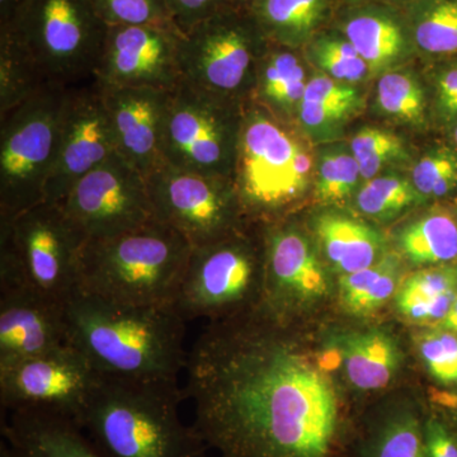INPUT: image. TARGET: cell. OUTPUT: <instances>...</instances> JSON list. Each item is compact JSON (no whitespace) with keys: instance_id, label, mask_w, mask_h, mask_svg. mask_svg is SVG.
Wrapping results in <instances>:
<instances>
[{"instance_id":"6da1fadb","label":"cell","mask_w":457,"mask_h":457,"mask_svg":"<svg viewBox=\"0 0 457 457\" xmlns=\"http://www.w3.org/2000/svg\"><path fill=\"white\" fill-rule=\"evenodd\" d=\"M278 336L212 323L197 337L183 387L192 426L221 457H343L336 390Z\"/></svg>"},{"instance_id":"7a4b0ae2","label":"cell","mask_w":457,"mask_h":457,"mask_svg":"<svg viewBox=\"0 0 457 457\" xmlns=\"http://www.w3.org/2000/svg\"><path fill=\"white\" fill-rule=\"evenodd\" d=\"M186 323L173 305H125L79 290L66 305L68 345L108 378L179 380Z\"/></svg>"},{"instance_id":"3957f363","label":"cell","mask_w":457,"mask_h":457,"mask_svg":"<svg viewBox=\"0 0 457 457\" xmlns=\"http://www.w3.org/2000/svg\"><path fill=\"white\" fill-rule=\"evenodd\" d=\"M179 380L101 376L80 427L104 457H206L207 445L179 416Z\"/></svg>"},{"instance_id":"277c9868","label":"cell","mask_w":457,"mask_h":457,"mask_svg":"<svg viewBox=\"0 0 457 457\" xmlns=\"http://www.w3.org/2000/svg\"><path fill=\"white\" fill-rule=\"evenodd\" d=\"M191 243L159 221L88 239L79 262V288L125 305H173Z\"/></svg>"},{"instance_id":"5b68a950","label":"cell","mask_w":457,"mask_h":457,"mask_svg":"<svg viewBox=\"0 0 457 457\" xmlns=\"http://www.w3.org/2000/svg\"><path fill=\"white\" fill-rule=\"evenodd\" d=\"M87 240L60 204L41 203L0 219V290L26 288L68 303L79 288Z\"/></svg>"},{"instance_id":"8992f818","label":"cell","mask_w":457,"mask_h":457,"mask_svg":"<svg viewBox=\"0 0 457 457\" xmlns=\"http://www.w3.org/2000/svg\"><path fill=\"white\" fill-rule=\"evenodd\" d=\"M69 89L46 84L0 114V219L45 203Z\"/></svg>"},{"instance_id":"52a82bcc","label":"cell","mask_w":457,"mask_h":457,"mask_svg":"<svg viewBox=\"0 0 457 457\" xmlns=\"http://www.w3.org/2000/svg\"><path fill=\"white\" fill-rule=\"evenodd\" d=\"M5 27L29 50L50 83L93 80L108 26L92 0H23Z\"/></svg>"},{"instance_id":"ba28073f","label":"cell","mask_w":457,"mask_h":457,"mask_svg":"<svg viewBox=\"0 0 457 457\" xmlns=\"http://www.w3.org/2000/svg\"><path fill=\"white\" fill-rule=\"evenodd\" d=\"M311 152L260 106L243 114L233 182L243 209L270 213L305 194L311 183Z\"/></svg>"},{"instance_id":"9c48e42d","label":"cell","mask_w":457,"mask_h":457,"mask_svg":"<svg viewBox=\"0 0 457 457\" xmlns=\"http://www.w3.org/2000/svg\"><path fill=\"white\" fill-rule=\"evenodd\" d=\"M269 45L251 12L224 9L180 37L182 80L236 104L254 84L258 62Z\"/></svg>"},{"instance_id":"30bf717a","label":"cell","mask_w":457,"mask_h":457,"mask_svg":"<svg viewBox=\"0 0 457 457\" xmlns=\"http://www.w3.org/2000/svg\"><path fill=\"white\" fill-rule=\"evenodd\" d=\"M242 122L236 104L180 80L170 93L165 113L163 163L233 179Z\"/></svg>"},{"instance_id":"8fae6325","label":"cell","mask_w":457,"mask_h":457,"mask_svg":"<svg viewBox=\"0 0 457 457\" xmlns=\"http://www.w3.org/2000/svg\"><path fill=\"white\" fill-rule=\"evenodd\" d=\"M156 221L179 231L192 246L233 234L243 209L233 179L161 164L146 177Z\"/></svg>"},{"instance_id":"7c38bea8","label":"cell","mask_w":457,"mask_h":457,"mask_svg":"<svg viewBox=\"0 0 457 457\" xmlns=\"http://www.w3.org/2000/svg\"><path fill=\"white\" fill-rule=\"evenodd\" d=\"M266 257L258 261L248 243L233 234L210 245L194 246L173 306L186 321L220 319L253 296Z\"/></svg>"},{"instance_id":"4fadbf2b","label":"cell","mask_w":457,"mask_h":457,"mask_svg":"<svg viewBox=\"0 0 457 457\" xmlns=\"http://www.w3.org/2000/svg\"><path fill=\"white\" fill-rule=\"evenodd\" d=\"M101 375L71 345L0 366L3 411H36L80 426Z\"/></svg>"},{"instance_id":"5bb4252c","label":"cell","mask_w":457,"mask_h":457,"mask_svg":"<svg viewBox=\"0 0 457 457\" xmlns=\"http://www.w3.org/2000/svg\"><path fill=\"white\" fill-rule=\"evenodd\" d=\"M60 204L88 239L117 236L155 220L146 177L120 153L78 180Z\"/></svg>"},{"instance_id":"9a60e30c","label":"cell","mask_w":457,"mask_h":457,"mask_svg":"<svg viewBox=\"0 0 457 457\" xmlns=\"http://www.w3.org/2000/svg\"><path fill=\"white\" fill-rule=\"evenodd\" d=\"M112 126L97 84L69 89L45 203L62 204L75 183L116 154Z\"/></svg>"},{"instance_id":"2e32d148","label":"cell","mask_w":457,"mask_h":457,"mask_svg":"<svg viewBox=\"0 0 457 457\" xmlns=\"http://www.w3.org/2000/svg\"><path fill=\"white\" fill-rule=\"evenodd\" d=\"M179 29L158 26L108 27L93 74L98 86L171 92L182 80Z\"/></svg>"},{"instance_id":"e0dca14e","label":"cell","mask_w":457,"mask_h":457,"mask_svg":"<svg viewBox=\"0 0 457 457\" xmlns=\"http://www.w3.org/2000/svg\"><path fill=\"white\" fill-rule=\"evenodd\" d=\"M117 153L147 177L163 164L162 145L170 93L153 88L98 86Z\"/></svg>"},{"instance_id":"ac0fdd59","label":"cell","mask_w":457,"mask_h":457,"mask_svg":"<svg viewBox=\"0 0 457 457\" xmlns=\"http://www.w3.org/2000/svg\"><path fill=\"white\" fill-rule=\"evenodd\" d=\"M66 305L26 288L0 290V366L68 345Z\"/></svg>"},{"instance_id":"d6986e66","label":"cell","mask_w":457,"mask_h":457,"mask_svg":"<svg viewBox=\"0 0 457 457\" xmlns=\"http://www.w3.org/2000/svg\"><path fill=\"white\" fill-rule=\"evenodd\" d=\"M267 303L279 309L320 299L328 279L309 240L293 227L269 228L264 237Z\"/></svg>"},{"instance_id":"ffe728a7","label":"cell","mask_w":457,"mask_h":457,"mask_svg":"<svg viewBox=\"0 0 457 457\" xmlns=\"http://www.w3.org/2000/svg\"><path fill=\"white\" fill-rule=\"evenodd\" d=\"M345 7L336 29L365 60L370 74L393 68L416 50L404 7L378 3Z\"/></svg>"},{"instance_id":"44dd1931","label":"cell","mask_w":457,"mask_h":457,"mask_svg":"<svg viewBox=\"0 0 457 457\" xmlns=\"http://www.w3.org/2000/svg\"><path fill=\"white\" fill-rule=\"evenodd\" d=\"M2 433L18 457H104L77 422L46 411H11Z\"/></svg>"},{"instance_id":"7402d4cb","label":"cell","mask_w":457,"mask_h":457,"mask_svg":"<svg viewBox=\"0 0 457 457\" xmlns=\"http://www.w3.org/2000/svg\"><path fill=\"white\" fill-rule=\"evenodd\" d=\"M335 0H254L249 8L269 41L305 47L332 17Z\"/></svg>"},{"instance_id":"603a6c76","label":"cell","mask_w":457,"mask_h":457,"mask_svg":"<svg viewBox=\"0 0 457 457\" xmlns=\"http://www.w3.org/2000/svg\"><path fill=\"white\" fill-rule=\"evenodd\" d=\"M324 253L341 275L357 272L378 262L383 239L375 228L341 213H324L315 222Z\"/></svg>"},{"instance_id":"cb8c5ba5","label":"cell","mask_w":457,"mask_h":457,"mask_svg":"<svg viewBox=\"0 0 457 457\" xmlns=\"http://www.w3.org/2000/svg\"><path fill=\"white\" fill-rule=\"evenodd\" d=\"M295 49L270 42L255 73L257 98L281 114L297 112L305 93V69Z\"/></svg>"},{"instance_id":"d4e9b609","label":"cell","mask_w":457,"mask_h":457,"mask_svg":"<svg viewBox=\"0 0 457 457\" xmlns=\"http://www.w3.org/2000/svg\"><path fill=\"white\" fill-rule=\"evenodd\" d=\"M345 372L363 392L383 389L399 368L400 354L392 337L381 330L353 333L343 348Z\"/></svg>"},{"instance_id":"484cf974","label":"cell","mask_w":457,"mask_h":457,"mask_svg":"<svg viewBox=\"0 0 457 457\" xmlns=\"http://www.w3.org/2000/svg\"><path fill=\"white\" fill-rule=\"evenodd\" d=\"M404 11L417 51L440 62L457 57V0H411Z\"/></svg>"},{"instance_id":"4316f807","label":"cell","mask_w":457,"mask_h":457,"mask_svg":"<svg viewBox=\"0 0 457 457\" xmlns=\"http://www.w3.org/2000/svg\"><path fill=\"white\" fill-rule=\"evenodd\" d=\"M356 457H427L423 418L409 408L387 411L369 426Z\"/></svg>"},{"instance_id":"83f0119b","label":"cell","mask_w":457,"mask_h":457,"mask_svg":"<svg viewBox=\"0 0 457 457\" xmlns=\"http://www.w3.org/2000/svg\"><path fill=\"white\" fill-rule=\"evenodd\" d=\"M50 84L29 50L5 27H0V114L32 97Z\"/></svg>"},{"instance_id":"f1b7e54d","label":"cell","mask_w":457,"mask_h":457,"mask_svg":"<svg viewBox=\"0 0 457 457\" xmlns=\"http://www.w3.org/2000/svg\"><path fill=\"white\" fill-rule=\"evenodd\" d=\"M457 267L440 266L418 270L400 286L396 303L403 315L414 321H437L445 311V295L456 294Z\"/></svg>"},{"instance_id":"f546056e","label":"cell","mask_w":457,"mask_h":457,"mask_svg":"<svg viewBox=\"0 0 457 457\" xmlns=\"http://www.w3.org/2000/svg\"><path fill=\"white\" fill-rule=\"evenodd\" d=\"M400 246L413 263H450L457 258V221L445 212L428 213L402 231Z\"/></svg>"},{"instance_id":"4dcf8cb0","label":"cell","mask_w":457,"mask_h":457,"mask_svg":"<svg viewBox=\"0 0 457 457\" xmlns=\"http://www.w3.org/2000/svg\"><path fill=\"white\" fill-rule=\"evenodd\" d=\"M399 262L387 255L368 269L342 275L339 294L343 306L351 314H371L384 305L398 284Z\"/></svg>"},{"instance_id":"1f68e13d","label":"cell","mask_w":457,"mask_h":457,"mask_svg":"<svg viewBox=\"0 0 457 457\" xmlns=\"http://www.w3.org/2000/svg\"><path fill=\"white\" fill-rule=\"evenodd\" d=\"M306 57L339 82L356 83L370 74L369 66L341 32H319L305 46Z\"/></svg>"},{"instance_id":"d6a6232c","label":"cell","mask_w":457,"mask_h":457,"mask_svg":"<svg viewBox=\"0 0 457 457\" xmlns=\"http://www.w3.org/2000/svg\"><path fill=\"white\" fill-rule=\"evenodd\" d=\"M378 104L385 114L411 123L426 121L425 90L413 75L402 71H386L378 83Z\"/></svg>"},{"instance_id":"836d02e7","label":"cell","mask_w":457,"mask_h":457,"mask_svg":"<svg viewBox=\"0 0 457 457\" xmlns=\"http://www.w3.org/2000/svg\"><path fill=\"white\" fill-rule=\"evenodd\" d=\"M414 185L398 176L369 179L357 195V206L372 218H392L420 200Z\"/></svg>"},{"instance_id":"e575fe53","label":"cell","mask_w":457,"mask_h":457,"mask_svg":"<svg viewBox=\"0 0 457 457\" xmlns=\"http://www.w3.org/2000/svg\"><path fill=\"white\" fill-rule=\"evenodd\" d=\"M361 171L353 155L328 153L319 162L315 198L321 204H341L353 194Z\"/></svg>"},{"instance_id":"d590c367","label":"cell","mask_w":457,"mask_h":457,"mask_svg":"<svg viewBox=\"0 0 457 457\" xmlns=\"http://www.w3.org/2000/svg\"><path fill=\"white\" fill-rule=\"evenodd\" d=\"M92 3L98 16L108 27L158 26L179 29L163 0H92Z\"/></svg>"},{"instance_id":"8d00e7d4","label":"cell","mask_w":457,"mask_h":457,"mask_svg":"<svg viewBox=\"0 0 457 457\" xmlns=\"http://www.w3.org/2000/svg\"><path fill=\"white\" fill-rule=\"evenodd\" d=\"M352 155L359 164L361 177L375 179L385 165L404 155V144L392 132L378 128H365L354 135Z\"/></svg>"},{"instance_id":"74e56055","label":"cell","mask_w":457,"mask_h":457,"mask_svg":"<svg viewBox=\"0 0 457 457\" xmlns=\"http://www.w3.org/2000/svg\"><path fill=\"white\" fill-rule=\"evenodd\" d=\"M413 185L420 196L445 197L457 188V152L438 146L427 153L413 170Z\"/></svg>"},{"instance_id":"f35d334b","label":"cell","mask_w":457,"mask_h":457,"mask_svg":"<svg viewBox=\"0 0 457 457\" xmlns=\"http://www.w3.org/2000/svg\"><path fill=\"white\" fill-rule=\"evenodd\" d=\"M420 351L427 369L441 383H457V337L436 330L420 337Z\"/></svg>"},{"instance_id":"ab89813d","label":"cell","mask_w":457,"mask_h":457,"mask_svg":"<svg viewBox=\"0 0 457 457\" xmlns=\"http://www.w3.org/2000/svg\"><path fill=\"white\" fill-rule=\"evenodd\" d=\"M302 102L305 104H328V106H350L359 108V92L353 87L342 84L329 75L320 74L306 83Z\"/></svg>"},{"instance_id":"60d3db41","label":"cell","mask_w":457,"mask_h":457,"mask_svg":"<svg viewBox=\"0 0 457 457\" xmlns=\"http://www.w3.org/2000/svg\"><path fill=\"white\" fill-rule=\"evenodd\" d=\"M163 3L182 33L228 8L225 0H163Z\"/></svg>"},{"instance_id":"b9f144b4","label":"cell","mask_w":457,"mask_h":457,"mask_svg":"<svg viewBox=\"0 0 457 457\" xmlns=\"http://www.w3.org/2000/svg\"><path fill=\"white\" fill-rule=\"evenodd\" d=\"M435 77L436 110L447 128L457 121V57L445 60Z\"/></svg>"},{"instance_id":"7bdbcfd3","label":"cell","mask_w":457,"mask_h":457,"mask_svg":"<svg viewBox=\"0 0 457 457\" xmlns=\"http://www.w3.org/2000/svg\"><path fill=\"white\" fill-rule=\"evenodd\" d=\"M354 111H357V107L328 106L302 102L297 113L305 130L330 131L345 121Z\"/></svg>"},{"instance_id":"ee69618b","label":"cell","mask_w":457,"mask_h":457,"mask_svg":"<svg viewBox=\"0 0 457 457\" xmlns=\"http://www.w3.org/2000/svg\"><path fill=\"white\" fill-rule=\"evenodd\" d=\"M423 440L427 457H457V435L442 418H423Z\"/></svg>"},{"instance_id":"f6af8a7d","label":"cell","mask_w":457,"mask_h":457,"mask_svg":"<svg viewBox=\"0 0 457 457\" xmlns=\"http://www.w3.org/2000/svg\"><path fill=\"white\" fill-rule=\"evenodd\" d=\"M437 326L441 330H446L450 333H457V295L451 303L449 312H446L440 321H437Z\"/></svg>"},{"instance_id":"bcb514c9","label":"cell","mask_w":457,"mask_h":457,"mask_svg":"<svg viewBox=\"0 0 457 457\" xmlns=\"http://www.w3.org/2000/svg\"><path fill=\"white\" fill-rule=\"evenodd\" d=\"M23 0H0V25L9 22Z\"/></svg>"},{"instance_id":"7dc6e473","label":"cell","mask_w":457,"mask_h":457,"mask_svg":"<svg viewBox=\"0 0 457 457\" xmlns=\"http://www.w3.org/2000/svg\"><path fill=\"white\" fill-rule=\"evenodd\" d=\"M345 5H360L371 4V3H378V4H392L398 7H405L411 0H341Z\"/></svg>"},{"instance_id":"c3c4849f","label":"cell","mask_w":457,"mask_h":457,"mask_svg":"<svg viewBox=\"0 0 457 457\" xmlns=\"http://www.w3.org/2000/svg\"><path fill=\"white\" fill-rule=\"evenodd\" d=\"M254 0H225L228 8L237 9V11H249Z\"/></svg>"},{"instance_id":"681fc988","label":"cell","mask_w":457,"mask_h":457,"mask_svg":"<svg viewBox=\"0 0 457 457\" xmlns=\"http://www.w3.org/2000/svg\"><path fill=\"white\" fill-rule=\"evenodd\" d=\"M0 457H18L16 451L12 449L7 441L3 440L0 444Z\"/></svg>"},{"instance_id":"f907efd6","label":"cell","mask_w":457,"mask_h":457,"mask_svg":"<svg viewBox=\"0 0 457 457\" xmlns=\"http://www.w3.org/2000/svg\"><path fill=\"white\" fill-rule=\"evenodd\" d=\"M451 140H453V147L457 152V121L449 126Z\"/></svg>"},{"instance_id":"816d5d0a","label":"cell","mask_w":457,"mask_h":457,"mask_svg":"<svg viewBox=\"0 0 457 457\" xmlns=\"http://www.w3.org/2000/svg\"><path fill=\"white\" fill-rule=\"evenodd\" d=\"M451 427H453V426H451ZM455 427H457V422H456V426ZM453 431H455L456 435H457V428H453Z\"/></svg>"}]
</instances>
